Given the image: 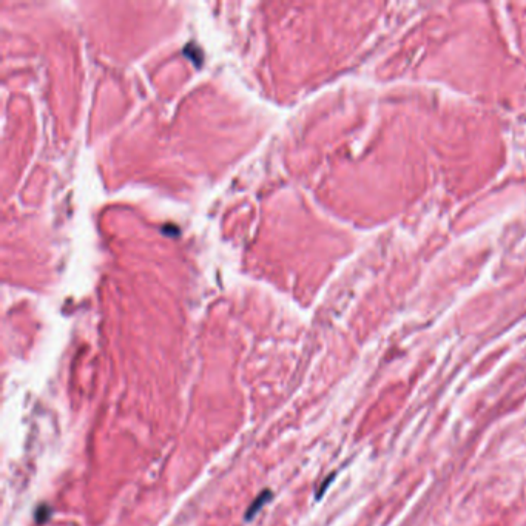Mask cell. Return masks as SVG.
I'll return each instance as SVG.
<instances>
[{
  "label": "cell",
  "mask_w": 526,
  "mask_h": 526,
  "mask_svg": "<svg viewBox=\"0 0 526 526\" xmlns=\"http://www.w3.org/2000/svg\"><path fill=\"white\" fill-rule=\"evenodd\" d=\"M270 497V492L269 491H264L262 492V495L261 497H258L256 498V501L253 503V504H251V506H250V509L247 511V514H245V518H251V517H253L262 506H264V503L267 501V498Z\"/></svg>",
  "instance_id": "1"
}]
</instances>
